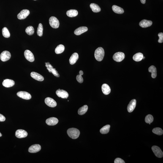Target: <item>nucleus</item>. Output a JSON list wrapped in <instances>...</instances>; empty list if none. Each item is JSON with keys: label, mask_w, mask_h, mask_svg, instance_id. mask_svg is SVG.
I'll list each match as a JSON object with an SVG mask.
<instances>
[{"label": "nucleus", "mask_w": 163, "mask_h": 163, "mask_svg": "<svg viewBox=\"0 0 163 163\" xmlns=\"http://www.w3.org/2000/svg\"><path fill=\"white\" fill-rule=\"evenodd\" d=\"M56 94L58 97L63 99H67L69 96V94L67 92L63 89H59L57 90Z\"/></svg>", "instance_id": "12"}, {"label": "nucleus", "mask_w": 163, "mask_h": 163, "mask_svg": "<svg viewBox=\"0 0 163 163\" xmlns=\"http://www.w3.org/2000/svg\"><path fill=\"white\" fill-rule=\"evenodd\" d=\"M24 54L25 58L28 61L31 62L34 61V55L30 50H25Z\"/></svg>", "instance_id": "10"}, {"label": "nucleus", "mask_w": 163, "mask_h": 163, "mask_svg": "<svg viewBox=\"0 0 163 163\" xmlns=\"http://www.w3.org/2000/svg\"><path fill=\"white\" fill-rule=\"evenodd\" d=\"M136 104V100L135 99H132L130 102L128 106L127 110L128 112L131 113L135 109Z\"/></svg>", "instance_id": "15"}, {"label": "nucleus", "mask_w": 163, "mask_h": 163, "mask_svg": "<svg viewBox=\"0 0 163 163\" xmlns=\"http://www.w3.org/2000/svg\"><path fill=\"white\" fill-rule=\"evenodd\" d=\"M141 2V3L142 4H144L146 3V0H140Z\"/></svg>", "instance_id": "40"}, {"label": "nucleus", "mask_w": 163, "mask_h": 163, "mask_svg": "<svg viewBox=\"0 0 163 163\" xmlns=\"http://www.w3.org/2000/svg\"><path fill=\"white\" fill-rule=\"evenodd\" d=\"M145 57H143V59H145Z\"/></svg>", "instance_id": "43"}, {"label": "nucleus", "mask_w": 163, "mask_h": 163, "mask_svg": "<svg viewBox=\"0 0 163 163\" xmlns=\"http://www.w3.org/2000/svg\"><path fill=\"white\" fill-rule=\"evenodd\" d=\"M158 36L159 37L158 42L159 43H162L163 42V33L162 32L159 33L158 34Z\"/></svg>", "instance_id": "36"}, {"label": "nucleus", "mask_w": 163, "mask_h": 163, "mask_svg": "<svg viewBox=\"0 0 163 163\" xmlns=\"http://www.w3.org/2000/svg\"><path fill=\"white\" fill-rule=\"evenodd\" d=\"M153 120H154V118H153L152 115H148L146 117L145 121L146 123L149 124V123H151L153 121Z\"/></svg>", "instance_id": "35"}, {"label": "nucleus", "mask_w": 163, "mask_h": 163, "mask_svg": "<svg viewBox=\"0 0 163 163\" xmlns=\"http://www.w3.org/2000/svg\"><path fill=\"white\" fill-rule=\"evenodd\" d=\"M94 55L96 60L99 61H102L104 55V51L103 48L102 47H98L95 50Z\"/></svg>", "instance_id": "2"}, {"label": "nucleus", "mask_w": 163, "mask_h": 163, "mask_svg": "<svg viewBox=\"0 0 163 163\" xmlns=\"http://www.w3.org/2000/svg\"><path fill=\"white\" fill-rule=\"evenodd\" d=\"M65 47L64 45H60L56 47L55 49V52L57 54L61 53L64 51Z\"/></svg>", "instance_id": "29"}, {"label": "nucleus", "mask_w": 163, "mask_h": 163, "mask_svg": "<svg viewBox=\"0 0 163 163\" xmlns=\"http://www.w3.org/2000/svg\"><path fill=\"white\" fill-rule=\"evenodd\" d=\"M45 102L46 105L50 107H55L57 105L56 101L50 97L46 98L45 99Z\"/></svg>", "instance_id": "13"}, {"label": "nucleus", "mask_w": 163, "mask_h": 163, "mask_svg": "<svg viewBox=\"0 0 163 163\" xmlns=\"http://www.w3.org/2000/svg\"><path fill=\"white\" fill-rule=\"evenodd\" d=\"M78 12L75 9H71L67 11L66 15L70 17H73L77 16L78 15Z\"/></svg>", "instance_id": "26"}, {"label": "nucleus", "mask_w": 163, "mask_h": 163, "mask_svg": "<svg viewBox=\"0 0 163 163\" xmlns=\"http://www.w3.org/2000/svg\"><path fill=\"white\" fill-rule=\"evenodd\" d=\"M18 97L23 99L29 100L31 99V96L30 94L27 92L25 91H20L17 93Z\"/></svg>", "instance_id": "8"}, {"label": "nucleus", "mask_w": 163, "mask_h": 163, "mask_svg": "<svg viewBox=\"0 0 163 163\" xmlns=\"http://www.w3.org/2000/svg\"><path fill=\"white\" fill-rule=\"evenodd\" d=\"M149 124H150V123H149Z\"/></svg>", "instance_id": "44"}, {"label": "nucleus", "mask_w": 163, "mask_h": 163, "mask_svg": "<svg viewBox=\"0 0 163 163\" xmlns=\"http://www.w3.org/2000/svg\"><path fill=\"white\" fill-rule=\"evenodd\" d=\"M34 1H36V0H34Z\"/></svg>", "instance_id": "45"}, {"label": "nucleus", "mask_w": 163, "mask_h": 163, "mask_svg": "<svg viewBox=\"0 0 163 163\" xmlns=\"http://www.w3.org/2000/svg\"><path fill=\"white\" fill-rule=\"evenodd\" d=\"M110 125H107L104 126L100 129V132L102 134L108 133L110 131Z\"/></svg>", "instance_id": "30"}, {"label": "nucleus", "mask_w": 163, "mask_h": 163, "mask_svg": "<svg viewBox=\"0 0 163 163\" xmlns=\"http://www.w3.org/2000/svg\"><path fill=\"white\" fill-rule=\"evenodd\" d=\"M152 24L151 21L144 20L140 22L139 25L142 28H146L151 26Z\"/></svg>", "instance_id": "17"}, {"label": "nucleus", "mask_w": 163, "mask_h": 163, "mask_svg": "<svg viewBox=\"0 0 163 163\" xmlns=\"http://www.w3.org/2000/svg\"><path fill=\"white\" fill-rule=\"evenodd\" d=\"M90 7L93 11L94 12H98L100 11L101 9L100 7L97 4L92 3L90 4Z\"/></svg>", "instance_id": "25"}, {"label": "nucleus", "mask_w": 163, "mask_h": 163, "mask_svg": "<svg viewBox=\"0 0 163 163\" xmlns=\"http://www.w3.org/2000/svg\"><path fill=\"white\" fill-rule=\"evenodd\" d=\"M152 149L155 156L158 158H162L163 153L160 148L157 146H154L152 147Z\"/></svg>", "instance_id": "6"}, {"label": "nucleus", "mask_w": 163, "mask_h": 163, "mask_svg": "<svg viewBox=\"0 0 163 163\" xmlns=\"http://www.w3.org/2000/svg\"><path fill=\"white\" fill-rule=\"evenodd\" d=\"M149 71L151 73V77L153 78H156L157 76V69L154 66H150L148 69Z\"/></svg>", "instance_id": "24"}, {"label": "nucleus", "mask_w": 163, "mask_h": 163, "mask_svg": "<svg viewBox=\"0 0 163 163\" xmlns=\"http://www.w3.org/2000/svg\"><path fill=\"white\" fill-rule=\"evenodd\" d=\"M67 134L72 139H76L80 135V132L78 129L76 128H70L68 130Z\"/></svg>", "instance_id": "1"}, {"label": "nucleus", "mask_w": 163, "mask_h": 163, "mask_svg": "<svg viewBox=\"0 0 163 163\" xmlns=\"http://www.w3.org/2000/svg\"><path fill=\"white\" fill-rule=\"evenodd\" d=\"M26 33L29 35H32L34 33V29L32 26H29L26 28Z\"/></svg>", "instance_id": "32"}, {"label": "nucleus", "mask_w": 163, "mask_h": 163, "mask_svg": "<svg viewBox=\"0 0 163 163\" xmlns=\"http://www.w3.org/2000/svg\"><path fill=\"white\" fill-rule=\"evenodd\" d=\"M50 25L52 28H57L59 26V20L56 17L52 16L50 17L49 20Z\"/></svg>", "instance_id": "3"}, {"label": "nucleus", "mask_w": 163, "mask_h": 163, "mask_svg": "<svg viewBox=\"0 0 163 163\" xmlns=\"http://www.w3.org/2000/svg\"><path fill=\"white\" fill-rule=\"evenodd\" d=\"M88 28L86 27L83 26L76 29L74 31V34L77 35H80L88 31Z\"/></svg>", "instance_id": "18"}, {"label": "nucleus", "mask_w": 163, "mask_h": 163, "mask_svg": "<svg viewBox=\"0 0 163 163\" xmlns=\"http://www.w3.org/2000/svg\"><path fill=\"white\" fill-rule=\"evenodd\" d=\"M2 136V134H1V132H0V137H1Z\"/></svg>", "instance_id": "42"}, {"label": "nucleus", "mask_w": 163, "mask_h": 163, "mask_svg": "<svg viewBox=\"0 0 163 163\" xmlns=\"http://www.w3.org/2000/svg\"><path fill=\"white\" fill-rule=\"evenodd\" d=\"M102 89L103 93L105 95L110 94L111 91L110 87L106 84H104L102 85Z\"/></svg>", "instance_id": "22"}, {"label": "nucleus", "mask_w": 163, "mask_h": 163, "mask_svg": "<svg viewBox=\"0 0 163 163\" xmlns=\"http://www.w3.org/2000/svg\"><path fill=\"white\" fill-rule=\"evenodd\" d=\"M2 33L3 35L5 38H9L10 37V33L7 28L5 27L3 28Z\"/></svg>", "instance_id": "31"}, {"label": "nucleus", "mask_w": 163, "mask_h": 163, "mask_svg": "<svg viewBox=\"0 0 163 163\" xmlns=\"http://www.w3.org/2000/svg\"><path fill=\"white\" fill-rule=\"evenodd\" d=\"M79 74H80V75H81L82 76V75H83V71L82 70H80V71H79Z\"/></svg>", "instance_id": "41"}, {"label": "nucleus", "mask_w": 163, "mask_h": 163, "mask_svg": "<svg viewBox=\"0 0 163 163\" xmlns=\"http://www.w3.org/2000/svg\"><path fill=\"white\" fill-rule=\"evenodd\" d=\"M58 122L57 118L55 117H51L47 119L46 120V124L50 126H53L57 124Z\"/></svg>", "instance_id": "19"}, {"label": "nucleus", "mask_w": 163, "mask_h": 163, "mask_svg": "<svg viewBox=\"0 0 163 163\" xmlns=\"http://www.w3.org/2000/svg\"><path fill=\"white\" fill-rule=\"evenodd\" d=\"M152 132L154 134L158 135H161L163 134V131L162 129L159 128H154Z\"/></svg>", "instance_id": "34"}, {"label": "nucleus", "mask_w": 163, "mask_h": 163, "mask_svg": "<svg viewBox=\"0 0 163 163\" xmlns=\"http://www.w3.org/2000/svg\"><path fill=\"white\" fill-rule=\"evenodd\" d=\"M45 66L47 67V69L50 73H52L55 76L59 77H60V75L58 73V72L56 70V69L54 68L53 66L51 64H50L49 63H45Z\"/></svg>", "instance_id": "7"}, {"label": "nucleus", "mask_w": 163, "mask_h": 163, "mask_svg": "<svg viewBox=\"0 0 163 163\" xmlns=\"http://www.w3.org/2000/svg\"><path fill=\"white\" fill-rule=\"evenodd\" d=\"M2 84L3 86L5 87L9 88L15 85V83L13 80L6 79L4 80Z\"/></svg>", "instance_id": "16"}, {"label": "nucleus", "mask_w": 163, "mask_h": 163, "mask_svg": "<svg viewBox=\"0 0 163 163\" xmlns=\"http://www.w3.org/2000/svg\"><path fill=\"white\" fill-rule=\"evenodd\" d=\"M112 9L114 12L117 14H122L124 12V9L116 5L112 6Z\"/></svg>", "instance_id": "23"}, {"label": "nucleus", "mask_w": 163, "mask_h": 163, "mask_svg": "<svg viewBox=\"0 0 163 163\" xmlns=\"http://www.w3.org/2000/svg\"><path fill=\"white\" fill-rule=\"evenodd\" d=\"M28 135V133L26 131L22 129H19L17 130L15 133V136L19 138L26 137Z\"/></svg>", "instance_id": "11"}, {"label": "nucleus", "mask_w": 163, "mask_h": 163, "mask_svg": "<svg viewBox=\"0 0 163 163\" xmlns=\"http://www.w3.org/2000/svg\"><path fill=\"white\" fill-rule=\"evenodd\" d=\"M43 26L42 24L40 23L37 28V34L38 35L41 37L43 34Z\"/></svg>", "instance_id": "33"}, {"label": "nucleus", "mask_w": 163, "mask_h": 163, "mask_svg": "<svg viewBox=\"0 0 163 163\" xmlns=\"http://www.w3.org/2000/svg\"><path fill=\"white\" fill-rule=\"evenodd\" d=\"M143 53H138L135 54L133 56V59L134 61L136 62H139L141 61L143 59Z\"/></svg>", "instance_id": "27"}, {"label": "nucleus", "mask_w": 163, "mask_h": 163, "mask_svg": "<svg viewBox=\"0 0 163 163\" xmlns=\"http://www.w3.org/2000/svg\"><path fill=\"white\" fill-rule=\"evenodd\" d=\"M88 110L87 105H84L80 107L78 110V114L80 115H83L86 113Z\"/></svg>", "instance_id": "28"}, {"label": "nucleus", "mask_w": 163, "mask_h": 163, "mask_svg": "<svg viewBox=\"0 0 163 163\" xmlns=\"http://www.w3.org/2000/svg\"><path fill=\"white\" fill-rule=\"evenodd\" d=\"M76 79L77 81L80 83H82L83 82V77H82L81 75H78L77 76Z\"/></svg>", "instance_id": "37"}, {"label": "nucleus", "mask_w": 163, "mask_h": 163, "mask_svg": "<svg viewBox=\"0 0 163 163\" xmlns=\"http://www.w3.org/2000/svg\"><path fill=\"white\" fill-rule=\"evenodd\" d=\"M125 55L124 53L118 52L115 53L113 57V59L117 62H120L124 59Z\"/></svg>", "instance_id": "4"}, {"label": "nucleus", "mask_w": 163, "mask_h": 163, "mask_svg": "<svg viewBox=\"0 0 163 163\" xmlns=\"http://www.w3.org/2000/svg\"><path fill=\"white\" fill-rule=\"evenodd\" d=\"M115 163H125L124 161L120 158H117L115 159Z\"/></svg>", "instance_id": "38"}, {"label": "nucleus", "mask_w": 163, "mask_h": 163, "mask_svg": "<svg viewBox=\"0 0 163 163\" xmlns=\"http://www.w3.org/2000/svg\"><path fill=\"white\" fill-rule=\"evenodd\" d=\"M31 76L33 78L38 81H42L44 80V77L42 75L35 72H31Z\"/></svg>", "instance_id": "20"}, {"label": "nucleus", "mask_w": 163, "mask_h": 163, "mask_svg": "<svg viewBox=\"0 0 163 163\" xmlns=\"http://www.w3.org/2000/svg\"><path fill=\"white\" fill-rule=\"evenodd\" d=\"M79 55L77 53H73L70 58H69V63L71 65H73L75 64L79 59Z\"/></svg>", "instance_id": "21"}, {"label": "nucleus", "mask_w": 163, "mask_h": 163, "mask_svg": "<svg viewBox=\"0 0 163 163\" xmlns=\"http://www.w3.org/2000/svg\"><path fill=\"white\" fill-rule=\"evenodd\" d=\"M11 55L10 52L5 50L3 51L0 55V58L3 62H6L10 59L11 58Z\"/></svg>", "instance_id": "5"}, {"label": "nucleus", "mask_w": 163, "mask_h": 163, "mask_svg": "<svg viewBox=\"0 0 163 163\" xmlns=\"http://www.w3.org/2000/svg\"><path fill=\"white\" fill-rule=\"evenodd\" d=\"M30 11L28 9H23L17 15V18L19 20H24L29 15Z\"/></svg>", "instance_id": "9"}, {"label": "nucleus", "mask_w": 163, "mask_h": 163, "mask_svg": "<svg viewBox=\"0 0 163 163\" xmlns=\"http://www.w3.org/2000/svg\"><path fill=\"white\" fill-rule=\"evenodd\" d=\"M6 120V118L4 115L0 114V121H4Z\"/></svg>", "instance_id": "39"}, {"label": "nucleus", "mask_w": 163, "mask_h": 163, "mask_svg": "<svg viewBox=\"0 0 163 163\" xmlns=\"http://www.w3.org/2000/svg\"><path fill=\"white\" fill-rule=\"evenodd\" d=\"M41 149V146L39 144H34L31 146L28 149V151L32 153H36L40 151Z\"/></svg>", "instance_id": "14"}]
</instances>
